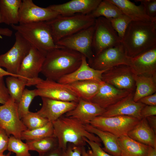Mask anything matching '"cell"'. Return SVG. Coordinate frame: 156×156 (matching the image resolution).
Listing matches in <instances>:
<instances>
[{
    "label": "cell",
    "mask_w": 156,
    "mask_h": 156,
    "mask_svg": "<svg viewBox=\"0 0 156 156\" xmlns=\"http://www.w3.org/2000/svg\"><path fill=\"white\" fill-rule=\"evenodd\" d=\"M8 34V30L6 28H0V35L7 36Z\"/></svg>",
    "instance_id": "49"
},
{
    "label": "cell",
    "mask_w": 156,
    "mask_h": 156,
    "mask_svg": "<svg viewBox=\"0 0 156 156\" xmlns=\"http://www.w3.org/2000/svg\"><path fill=\"white\" fill-rule=\"evenodd\" d=\"M86 129L89 132L96 135L101 140L104 147L102 149L112 156H121L118 138L109 132L99 130L89 124L84 125Z\"/></svg>",
    "instance_id": "26"
},
{
    "label": "cell",
    "mask_w": 156,
    "mask_h": 156,
    "mask_svg": "<svg viewBox=\"0 0 156 156\" xmlns=\"http://www.w3.org/2000/svg\"><path fill=\"white\" fill-rule=\"evenodd\" d=\"M156 134L143 118L128 133L127 135L140 143L156 148Z\"/></svg>",
    "instance_id": "23"
},
{
    "label": "cell",
    "mask_w": 156,
    "mask_h": 156,
    "mask_svg": "<svg viewBox=\"0 0 156 156\" xmlns=\"http://www.w3.org/2000/svg\"><path fill=\"white\" fill-rule=\"evenodd\" d=\"M105 109L88 100L80 98L75 107L65 116L76 119L84 124H89L96 117L101 116Z\"/></svg>",
    "instance_id": "20"
},
{
    "label": "cell",
    "mask_w": 156,
    "mask_h": 156,
    "mask_svg": "<svg viewBox=\"0 0 156 156\" xmlns=\"http://www.w3.org/2000/svg\"><path fill=\"white\" fill-rule=\"evenodd\" d=\"M29 151H37L41 155L58 147L57 139L53 135L39 140L26 141Z\"/></svg>",
    "instance_id": "31"
},
{
    "label": "cell",
    "mask_w": 156,
    "mask_h": 156,
    "mask_svg": "<svg viewBox=\"0 0 156 156\" xmlns=\"http://www.w3.org/2000/svg\"><path fill=\"white\" fill-rule=\"evenodd\" d=\"M22 2L21 0H0L3 23L10 25L19 23V12Z\"/></svg>",
    "instance_id": "29"
},
{
    "label": "cell",
    "mask_w": 156,
    "mask_h": 156,
    "mask_svg": "<svg viewBox=\"0 0 156 156\" xmlns=\"http://www.w3.org/2000/svg\"><path fill=\"white\" fill-rule=\"evenodd\" d=\"M15 35L13 46L7 52L0 55V67L5 68L11 74L18 75L21 64L31 45L18 32L16 31Z\"/></svg>",
    "instance_id": "9"
},
{
    "label": "cell",
    "mask_w": 156,
    "mask_h": 156,
    "mask_svg": "<svg viewBox=\"0 0 156 156\" xmlns=\"http://www.w3.org/2000/svg\"><path fill=\"white\" fill-rule=\"evenodd\" d=\"M11 152L9 151L6 155V156H11Z\"/></svg>",
    "instance_id": "51"
},
{
    "label": "cell",
    "mask_w": 156,
    "mask_h": 156,
    "mask_svg": "<svg viewBox=\"0 0 156 156\" xmlns=\"http://www.w3.org/2000/svg\"><path fill=\"white\" fill-rule=\"evenodd\" d=\"M60 15L48 7L42 8L35 5L32 0H23L19 10V23L46 22Z\"/></svg>",
    "instance_id": "15"
},
{
    "label": "cell",
    "mask_w": 156,
    "mask_h": 156,
    "mask_svg": "<svg viewBox=\"0 0 156 156\" xmlns=\"http://www.w3.org/2000/svg\"><path fill=\"white\" fill-rule=\"evenodd\" d=\"M9 136L3 129L0 127V154L7 150Z\"/></svg>",
    "instance_id": "42"
},
{
    "label": "cell",
    "mask_w": 156,
    "mask_h": 156,
    "mask_svg": "<svg viewBox=\"0 0 156 156\" xmlns=\"http://www.w3.org/2000/svg\"><path fill=\"white\" fill-rule=\"evenodd\" d=\"M129 66L135 75L156 74V47L131 58Z\"/></svg>",
    "instance_id": "22"
},
{
    "label": "cell",
    "mask_w": 156,
    "mask_h": 156,
    "mask_svg": "<svg viewBox=\"0 0 156 156\" xmlns=\"http://www.w3.org/2000/svg\"><path fill=\"white\" fill-rule=\"evenodd\" d=\"M35 86L36 96L77 103L80 99L63 84L57 81L40 78Z\"/></svg>",
    "instance_id": "13"
},
{
    "label": "cell",
    "mask_w": 156,
    "mask_h": 156,
    "mask_svg": "<svg viewBox=\"0 0 156 156\" xmlns=\"http://www.w3.org/2000/svg\"><path fill=\"white\" fill-rule=\"evenodd\" d=\"M121 42L131 58L156 47V21H131Z\"/></svg>",
    "instance_id": "1"
},
{
    "label": "cell",
    "mask_w": 156,
    "mask_h": 156,
    "mask_svg": "<svg viewBox=\"0 0 156 156\" xmlns=\"http://www.w3.org/2000/svg\"><path fill=\"white\" fill-rule=\"evenodd\" d=\"M35 96H36V89L29 90L25 88L19 101L17 103L18 113L21 119L29 112V106Z\"/></svg>",
    "instance_id": "35"
},
{
    "label": "cell",
    "mask_w": 156,
    "mask_h": 156,
    "mask_svg": "<svg viewBox=\"0 0 156 156\" xmlns=\"http://www.w3.org/2000/svg\"><path fill=\"white\" fill-rule=\"evenodd\" d=\"M13 76L15 77H18V76L16 75L11 74L6 70H4L0 67V77H3L5 76Z\"/></svg>",
    "instance_id": "47"
},
{
    "label": "cell",
    "mask_w": 156,
    "mask_h": 156,
    "mask_svg": "<svg viewBox=\"0 0 156 156\" xmlns=\"http://www.w3.org/2000/svg\"><path fill=\"white\" fill-rule=\"evenodd\" d=\"M142 118L156 115V106L145 105L140 112Z\"/></svg>",
    "instance_id": "43"
},
{
    "label": "cell",
    "mask_w": 156,
    "mask_h": 156,
    "mask_svg": "<svg viewBox=\"0 0 156 156\" xmlns=\"http://www.w3.org/2000/svg\"><path fill=\"white\" fill-rule=\"evenodd\" d=\"M84 140L91 148L86 151L88 156H112L102 149L101 147V144L90 140L86 138H85Z\"/></svg>",
    "instance_id": "38"
},
{
    "label": "cell",
    "mask_w": 156,
    "mask_h": 156,
    "mask_svg": "<svg viewBox=\"0 0 156 156\" xmlns=\"http://www.w3.org/2000/svg\"><path fill=\"white\" fill-rule=\"evenodd\" d=\"M54 129L52 122L33 130H27L21 133V139L26 141L37 140L53 135Z\"/></svg>",
    "instance_id": "32"
},
{
    "label": "cell",
    "mask_w": 156,
    "mask_h": 156,
    "mask_svg": "<svg viewBox=\"0 0 156 156\" xmlns=\"http://www.w3.org/2000/svg\"><path fill=\"white\" fill-rule=\"evenodd\" d=\"M81 154L82 156H88L84 146L81 148Z\"/></svg>",
    "instance_id": "50"
},
{
    "label": "cell",
    "mask_w": 156,
    "mask_h": 156,
    "mask_svg": "<svg viewBox=\"0 0 156 156\" xmlns=\"http://www.w3.org/2000/svg\"><path fill=\"white\" fill-rule=\"evenodd\" d=\"M83 55L64 47L53 49L46 54L41 73L46 79L57 81L79 67Z\"/></svg>",
    "instance_id": "2"
},
{
    "label": "cell",
    "mask_w": 156,
    "mask_h": 156,
    "mask_svg": "<svg viewBox=\"0 0 156 156\" xmlns=\"http://www.w3.org/2000/svg\"><path fill=\"white\" fill-rule=\"evenodd\" d=\"M31 45L46 54L55 49L63 48L56 44L46 22H39L11 25Z\"/></svg>",
    "instance_id": "4"
},
{
    "label": "cell",
    "mask_w": 156,
    "mask_h": 156,
    "mask_svg": "<svg viewBox=\"0 0 156 156\" xmlns=\"http://www.w3.org/2000/svg\"><path fill=\"white\" fill-rule=\"evenodd\" d=\"M10 98L3 77H0V103L5 104Z\"/></svg>",
    "instance_id": "41"
},
{
    "label": "cell",
    "mask_w": 156,
    "mask_h": 156,
    "mask_svg": "<svg viewBox=\"0 0 156 156\" xmlns=\"http://www.w3.org/2000/svg\"><path fill=\"white\" fill-rule=\"evenodd\" d=\"M101 0H72L66 3L55 4L48 7L62 16L88 14L94 10Z\"/></svg>",
    "instance_id": "19"
},
{
    "label": "cell",
    "mask_w": 156,
    "mask_h": 156,
    "mask_svg": "<svg viewBox=\"0 0 156 156\" xmlns=\"http://www.w3.org/2000/svg\"><path fill=\"white\" fill-rule=\"evenodd\" d=\"M0 156H6V155H4L3 154H0Z\"/></svg>",
    "instance_id": "53"
},
{
    "label": "cell",
    "mask_w": 156,
    "mask_h": 156,
    "mask_svg": "<svg viewBox=\"0 0 156 156\" xmlns=\"http://www.w3.org/2000/svg\"><path fill=\"white\" fill-rule=\"evenodd\" d=\"M0 127L9 135L20 139L21 133L27 129L19 116L17 103L11 97L0 105Z\"/></svg>",
    "instance_id": "12"
},
{
    "label": "cell",
    "mask_w": 156,
    "mask_h": 156,
    "mask_svg": "<svg viewBox=\"0 0 156 156\" xmlns=\"http://www.w3.org/2000/svg\"><path fill=\"white\" fill-rule=\"evenodd\" d=\"M140 120L127 116L110 117L99 116L94 118L89 124L99 130L110 133L118 138L127 135Z\"/></svg>",
    "instance_id": "7"
},
{
    "label": "cell",
    "mask_w": 156,
    "mask_h": 156,
    "mask_svg": "<svg viewBox=\"0 0 156 156\" xmlns=\"http://www.w3.org/2000/svg\"><path fill=\"white\" fill-rule=\"evenodd\" d=\"M137 102L145 105L156 106V93L143 97Z\"/></svg>",
    "instance_id": "44"
},
{
    "label": "cell",
    "mask_w": 156,
    "mask_h": 156,
    "mask_svg": "<svg viewBox=\"0 0 156 156\" xmlns=\"http://www.w3.org/2000/svg\"><path fill=\"white\" fill-rule=\"evenodd\" d=\"M121 156H147L149 146L131 139L127 135L118 138Z\"/></svg>",
    "instance_id": "28"
},
{
    "label": "cell",
    "mask_w": 156,
    "mask_h": 156,
    "mask_svg": "<svg viewBox=\"0 0 156 156\" xmlns=\"http://www.w3.org/2000/svg\"><path fill=\"white\" fill-rule=\"evenodd\" d=\"M107 19L117 33L121 42L126 29L132 20L124 14L118 17Z\"/></svg>",
    "instance_id": "37"
},
{
    "label": "cell",
    "mask_w": 156,
    "mask_h": 156,
    "mask_svg": "<svg viewBox=\"0 0 156 156\" xmlns=\"http://www.w3.org/2000/svg\"><path fill=\"white\" fill-rule=\"evenodd\" d=\"M133 92L119 89L102 81L98 91L90 101L105 109Z\"/></svg>",
    "instance_id": "17"
},
{
    "label": "cell",
    "mask_w": 156,
    "mask_h": 156,
    "mask_svg": "<svg viewBox=\"0 0 156 156\" xmlns=\"http://www.w3.org/2000/svg\"><path fill=\"white\" fill-rule=\"evenodd\" d=\"M82 147L77 146L69 143L68 144L66 148L63 150L62 156H82Z\"/></svg>",
    "instance_id": "40"
},
{
    "label": "cell",
    "mask_w": 156,
    "mask_h": 156,
    "mask_svg": "<svg viewBox=\"0 0 156 156\" xmlns=\"http://www.w3.org/2000/svg\"><path fill=\"white\" fill-rule=\"evenodd\" d=\"M102 81L119 89L135 90L133 74L129 65H119L106 70L102 75Z\"/></svg>",
    "instance_id": "14"
},
{
    "label": "cell",
    "mask_w": 156,
    "mask_h": 156,
    "mask_svg": "<svg viewBox=\"0 0 156 156\" xmlns=\"http://www.w3.org/2000/svg\"><path fill=\"white\" fill-rule=\"evenodd\" d=\"M94 25L64 38L55 44L80 53L88 59L89 62L94 56L92 48Z\"/></svg>",
    "instance_id": "10"
},
{
    "label": "cell",
    "mask_w": 156,
    "mask_h": 156,
    "mask_svg": "<svg viewBox=\"0 0 156 156\" xmlns=\"http://www.w3.org/2000/svg\"><path fill=\"white\" fill-rule=\"evenodd\" d=\"M101 82L86 80L63 84L79 98L90 101L98 91Z\"/></svg>",
    "instance_id": "27"
},
{
    "label": "cell",
    "mask_w": 156,
    "mask_h": 156,
    "mask_svg": "<svg viewBox=\"0 0 156 156\" xmlns=\"http://www.w3.org/2000/svg\"><path fill=\"white\" fill-rule=\"evenodd\" d=\"M41 98L42 106L37 112L51 122L57 120L64 114L74 109L77 103Z\"/></svg>",
    "instance_id": "18"
},
{
    "label": "cell",
    "mask_w": 156,
    "mask_h": 156,
    "mask_svg": "<svg viewBox=\"0 0 156 156\" xmlns=\"http://www.w3.org/2000/svg\"><path fill=\"white\" fill-rule=\"evenodd\" d=\"M135 1L140 2L143 5L149 16L153 18H156V0H136Z\"/></svg>",
    "instance_id": "39"
},
{
    "label": "cell",
    "mask_w": 156,
    "mask_h": 156,
    "mask_svg": "<svg viewBox=\"0 0 156 156\" xmlns=\"http://www.w3.org/2000/svg\"><path fill=\"white\" fill-rule=\"evenodd\" d=\"M116 5L122 13L132 21L147 22L156 21V18H153L147 14L143 5H138L129 0H109Z\"/></svg>",
    "instance_id": "24"
},
{
    "label": "cell",
    "mask_w": 156,
    "mask_h": 156,
    "mask_svg": "<svg viewBox=\"0 0 156 156\" xmlns=\"http://www.w3.org/2000/svg\"><path fill=\"white\" fill-rule=\"evenodd\" d=\"M133 77L135 87L133 96L134 101L137 102L142 97L156 93V74H133Z\"/></svg>",
    "instance_id": "25"
},
{
    "label": "cell",
    "mask_w": 156,
    "mask_h": 156,
    "mask_svg": "<svg viewBox=\"0 0 156 156\" xmlns=\"http://www.w3.org/2000/svg\"><path fill=\"white\" fill-rule=\"evenodd\" d=\"M131 57L127 55L121 42L109 47L95 55L89 62L91 67L99 70H106L119 65L130 66Z\"/></svg>",
    "instance_id": "11"
},
{
    "label": "cell",
    "mask_w": 156,
    "mask_h": 156,
    "mask_svg": "<svg viewBox=\"0 0 156 156\" xmlns=\"http://www.w3.org/2000/svg\"><path fill=\"white\" fill-rule=\"evenodd\" d=\"M147 156H156V148L149 146Z\"/></svg>",
    "instance_id": "48"
},
{
    "label": "cell",
    "mask_w": 156,
    "mask_h": 156,
    "mask_svg": "<svg viewBox=\"0 0 156 156\" xmlns=\"http://www.w3.org/2000/svg\"><path fill=\"white\" fill-rule=\"evenodd\" d=\"M96 18L90 14L60 15L46 22L55 43L60 40L94 25Z\"/></svg>",
    "instance_id": "5"
},
{
    "label": "cell",
    "mask_w": 156,
    "mask_h": 156,
    "mask_svg": "<svg viewBox=\"0 0 156 156\" xmlns=\"http://www.w3.org/2000/svg\"><path fill=\"white\" fill-rule=\"evenodd\" d=\"M63 150L59 147L55 149L39 156H62Z\"/></svg>",
    "instance_id": "45"
},
{
    "label": "cell",
    "mask_w": 156,
    "mask_h": 156,
    "mask_svg": "<svg viewBox=\"0 0 156 156\" xmlns=\"http://www.w3.org/2000/svg\"><path fill=\"white\" fill-rule=\"evenodd\" d=\"M52 123L53 135L57 139L58 147L63 150L66 148L68 143L78 147L84 146L86 144L85 138L101 144L100 138L88 131L85 124L76 119L62 116Z\"/></svg>",
    "instance_id": "3"
},
{
    "label": "cell",
    "mask_w": 156,
    "mask_h": 156,
    "mask_svg": "<svg viewBox=\"0 0 156 156\" xmlns=\"http://www.w3.org/2000/svg\"><path fill=\"white\" fill-rule=\"evenodd\" d=\"M7 150L15 153L16 156H31L27 144L12 135L9 137Z\"/></svg>",
    "instance_id": "36"
},
{
    "label": "cell",
    "mask_w": 156,
    "mask_h": 156,
    "mask_svg": "<svg viewBox=\"0 0 156 156\" xmlns=\"http://www.w3.org/2000/svg\"><path fill=\"white\" fill-rule=\"evenodd\" d=\"M134 91L115 104L106 109L101 116L110 117L118 116H127L136 118L140 120L142 118L140 112L145 105L133 100Z\"/></svg>",
    "instance_id": "16"
},
{
    "label": "cell",
    "mask_w": 156,
    "mask_h": 156,
    "mask_svg": "<svg viewBox=\"0 0 156 156\" xmlns=\"http://www.w3.org/2000/svg\"><path fill=\"white\" fill-rule=\"evenodd\" d=\"M3 23V22L1 15L0 14V23Z\"/></svg>",
    "instance_id": "52"
},
{
    "label": "cell",
    "mask_w": 156,
    "mask_h": 156,
    "mask_svg": "<svg viewBox=\"0 0 156 156\" xmlns=\"http://www.w3.org/2000/svg\"><path fill=\"white\" fill-rule=\"evenodd\" d=\"M106 70H99L92 68L88 63L86 57L83 55L79 67L71 73L63 77L57 82L62 84L86 80L101 82L102 81V75Z\"/></svg>",
    "instance_id": "21"
},
{
    "label": "cell",
    "mask_w": 156,
    "mask_h": 156,
    "mask_svg": "<svg viewBox=\"0 0 156 156\" xmlns=\"http://www.w3.org/2000/svg\"><path fill=\"white\" fill-rule=\"evenodd\" d=\"M5 83L10 97L18 103L27 86L26 83L18 77L10 76L6 78Z\"/></svg>",
    "instance_id": "33"
},
{
    "label": "cell",
    "mask_w": 156,
    "mask_h": 156,
    "mask_svg": "<svg viewBox=\"0 0 156 156\" xmlns=\"http://www.w3.org/2000/svg\"><path fill=\"white\" fill-rule=\"evenodd\" d=\"M21 120L29 130H33L43 127L49 121L41 116L37 112H29L23 116Z\"/></svg>",
    "instance_id": "34"
},
{
    "label": "cell",
    "mask_w": 156,
    "mask_h": 156,
    "mask_svg": "<svg viewBox=\"0 0 156 156\" xmlns=\"http://www.w3.org/2000/svg\"><path fill=\"white\" fill-rule=\"evenodd\" d=\"M120 43V40L110 21L103 17L96 18L92 41L94 55L106 49L118 45Z\"/></svg>",
    "instance_id": "6"
},
{
    "label": "cell",
    "mask_w": 156,
    "mask_h": 156,
    "mask_svg": "<svg viewBox=\"0 0 156 156\" xmlns=\"http://www.w3.org/2000/svg\"><path fill=\"white\" fill-rule=\"evenodd\" d=\"M90 14L95 18L103 17L108 19L118 17L123 14L116 5L109 0H102L97 8Z\"/></svg>",
    "instance_id": "30"
},
{
    "label": "cell",
    "mask_w": 156,
    "mask_h": 156,
    "mask_svg": "<svg viewBox=\"0 0 156 156\" xmlns=\"http://www.w3.org/2000/svg\"><path fill=\"white\" fill-rule=\"evenodd\" d=\"M146 118L149 125L156 134V116H150Z\"/></svg>",
    "instance_id": "46"
},
{
    "label": "cell",
    "mask_w": 156,
    "mask_h": 156,
    "mask_svg": "<svg viewBox=\"0 0 156 156\" xmlns=\"http://www.w3.org/2000/svg\"><path fill=\"white\" fill-rule=\"evenodd\" d=\"M46 55L34 46L24 58L19 67L18 77L27 83V86L35 85L40 79L38 77L41 73Z\"/></svg>",
    "instance_id": "8"
}]
</instances>
